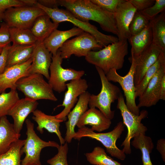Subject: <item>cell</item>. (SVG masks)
Here are the masks:
<instances>
[{
    "label": "cell",
    "mask_w": 165,
    "mask_h": 165,
    "mask_svg": "<svg viewBox=\"0 0 165 165\" xmlns=\"http://www.w3.org/2000/svg\"><path fill=\"white\" fill-rule=\"evenodd\" d=\"M164 62L165 52H162L157 61L146 72L139 83L135 86L136 98L142 94L151 80Z\"/></svg>",
    "instance_id": "1f68e13d"
},
{
    "label": "cell",
    "mask_w": 165,
    "mask_h": 165,
    "mask_svg": "<svg viewBox=\"0 0 165 165\" xmlns=\"http://www.w3.org/2000/svg\"><path fill=\"white\" fill-rule=\"evenodd\" d=\"M20 134L15 131L6 116L0 118V155L9 150L13 143L19 139Z\"/></svg>",
    "instance_id": "d4e9b609"
},
{
    "label": "cell",
    "mask_w": 165,
    "mask_h": 165,
    "mask_svg": "<svg viewBox=\"0 0 165 165\" xmlns=\"http://www.w3.org/2000/svg\"><path fill=\"white\" fill-rule=\"evenodd\" d=\"M152 34V43L165 52V11L150 20Z\"/></svg>",
    "instance_id": "83f0119b"
},
{
    "label": "cell",
    "mask_w": 165,
    "mask_h": 165,
    "mask_svg": "<svg viewBox=\"0 0 165 165\" xmlns=\"http://www.w3.org/2000/svg\"><path fill=\"white\" fill-rule=\"evenodd\" d=\"M63 60L58 50L55 55L52 56L50 68V74L48 83L53 90L59 93L64 91L67 89L66 82L81 79L85 73L83 70L64 68L61 65Z\"/></svg>",
    "instance_id": "9c48e42d"
},
{
    "label": "cell",
    "mask_w": 165,
    "mask_h": 165,
    "mask_svg": "<svg viewBox=\"0 0 165 165\" xmlns=\"http://www.w3.org/2000/svg\"><path fill=\"white\" fill-rule=\"evenodd\" d=\"M162 52L160 48L152 43L137 58L134 59L136 61L134 76L135 86L139 83L146 72L157 61Z\"/></svg>",
    "instance_id": "d6986e66"
},
{
    "label": "cell",
    "mask_w": 165,
    "mask_h": 165,
    "mask_svg": "<svg viewBox=\"0 0 165 165\" xmlns=\"http://www.w3.org/2000/svg\"><path fill=\"white\" fill-rule=\"evenodd\" d=\"M35 6L42 9L54 23L59 24L63 22H68L84 32L90 33L95 38L103 48L109 44L119 41L118 37L103 34L100 32L94 25L90 24L89 22L80 20L67 10L60 9L58 8H47L38 2Z\"/></svg>",
    "instance_id": "3957f363"
},
{
    "label": "cell",
    "mask_w": 165,
    "mask_h": 165,
    "mask_svg": "<svg viewBox=\"0 0 165 165\" xmlns=\"http://www.w3.org/2000/svg\"><path fill=\"white\" fill-rule=\"evenodd\" d=\"M165 74V62L163 63L151 80L145 90L139 97V108L155 105L160 99L161 82Z\"/></svg>",
    "instance_id": "2e32d148"
},
{
    "label": "cell",
    "mask_w": 165,
    "mask_h": 165,
    "mask_svg": "<svg viewBox=\"0 0 165 165\" xmlns=\"http://www.w3.org/2000/svg\"><path fill=\"white\" fill-rule=\"evenodd\" d=\"M90 95L87 91L80 95L74 107L67 116L68 121L65 123L67 130L64 138L65 142L70 143L73 138L75 133V126L81 116L88 109Z\"/></svg>",
    "instance_id": "ffe728a7"
},
{
    "label": "cell",
    "mask_w": 165,
    "mask_h": 165,
    "mask_svg": "<svg viewBox=\"0 0 165 165\" xmlns=\"http://www.w3.org/2000/svg\"><path fill=\"white\" fill-rule=\"evenodd\" d=\"M10 46V44H9L2 47L0 54V74L4 72L6 68L8 51Z\"/></svg>",
    "instance_id": "b9f144b4"
},
{
    "label": "cell",
    "mask_w": 165,
    "mask_h": 165,
    "mask_svg": "<svg viewBox=\"0 0 165 165\" xmlns=\"http://www.w3.org/2000/svg\"><path fill=\"white\" fill-rule=\"evenodd\" d=\"M103 48L89 52L85 57L86 61L100 68L105 75L112 69H121L128 53L127 41H119Z\"/></svg>",
    "instance_id": "7a4b0ae2"
},
{
    "label": "cell",
    "mask_w": 165,
    "mask_h": 165,
    "mask_svg": "<svg viewBox=\"0 0 165 165\" xmlns=\"http://www.w3.org/2000/svg\"><path fill=\"white\" fill-rule=\"evenodd\" d=\"M156 149L160 153L163 161L165 162V140L164 138L159 140L157 143Z\"/></svg>",
    "instance_id": "ee69618b"
},
{
    "label": "cell",
    "mask_w": 165,
    "mask_h": 165,
    "mask_svg": "<svg viewBox=\"0 0 165 165\" xmlns=\"http://www.w3.org/2000/svg\"><path fill=\"white\" fill-rule=\"evenodd\" d=\"M95 67L101 79V88L97 95L91 94L88 106L90 108H97L107 118L111 120L115 114V111L111 109V104L118 99L122 93L118 86L108 80L101 69Z\"/></svg>",
    "instance_id": "277c9868"
},
{
    "label": "cell",
    "mask_w": 165,
    "mask_h": 165,
    "mask_svg": "<svg viewBox=\"0 0 165 165\" xmlns=\"http://www.w3.org/2000/svg\"><path fill=\"white\" fill-rule=\"evenodd\" d=\"M131 145L141 151L143 165H153L151 160L150 154L154 145L151 138L145 134L139 133L134 138Z\"/></svg>",
    "instance_id": "f1b7e54d"
},
{
    "label": "cell",
    "mask_w": 165,
    "mask_h": 165,
    "mask_svg": "<svg viewBox=\"0 0 165 165\" xmlns=\"http://www.w3.org/2000/svg\"><path fill=\"white\" fill-rule=\"evenodd\" d=\"M35 44L30 45H11L8 51L6 68L23 64L32 57Z\"/></svg>",
    "instance_id": "4316f807"
},
{
    "label": "cell",
    "mask_w": 165,
    "mask_h": 165,
    "mask_svg": "<svg viewBox=\"0 0 165 165\" xmlns=\"http://www.w3.org/2000/svg\"><path fill=\"white\" fill-rule=\"evenodd\" d=\"M25 141L19 139L13 143L8 151L0 155V165H22L20 150Z\"/></svg>",
    "instance_id": "f546056e"
},
{
    "label": "cell",
    "mask_w": 165,
    "mask_h": 165,
    "mask_svg": "<svg viewBox=\"0 0 165 165\" xmlns=\"http://www.w3.org/2000/svg\"><path fill=\"white\" fill-rule=\"evenodd\" d=\"M111 123V120L99 109L92 107L88 109L81 116L76 126L80 128L89 125L91 126L92 130L100 132L108 129Z\"/></svg>",
    "instance_id": "44dd1931"
},
{
    "label": "cell",
    "mask_w": 165,
    "mask_h": 165,
    "mask_svg": "<svg viewBox=\"0 0 165 165\" xmlns=\"http://www.w3.org/2000/svg\"><path fill=\"white\" fill-rule=\"evenodd\" d=\"M57 153L52 158L48 160L47 163L50 165H68L67 155L68 152V143L60 145L57 148Z\"/></svg>",
    "instance_id": "d590c367"
},
{
    "label": "cell",
    "mask_w": 165,
    "mask_h": 165,
    "mask_svg": "<svg viewBox=\"0 0 165 165\" xmlns=\"http://www.w3.org/2000/svg\"><path fill=\"white\" fill-rule=\"evenodd\" d=\"M131 65L127 74L125 76H121L117 72L116 70L112 69L106 75L109 81L118 83L121 86L124 93L126 100V105L127 109L134 115L140 114L139 108L136 103L135 86L134 83V76L136 66V61L133 58H129Z\"/></svg>",
    "instance_id": "30bf717a"
},
{
    "label": "cell",
    "mask_w": 165,
    "mask_h": 165,
    "mask_svg": "<svg viewBox=\"0 0 165 165\" xmlns=\"http://www.w3.org/2000/svg\"><path fill=\"white\" fill-rule=\"evenodd\" d=\"M84 32L76 27L66 31H60L56 29L43 41V43L52 56H54L68 39L75 36H78Z\"/></svg>",
    "instance_id": "603a6c76"
},
{
    "label": "cell",
    "mask_w": 165,
    "mask_h": 165,
    "mask_svg": "<svg viewBox=\"0 0 165 165\" xmlns=\"http://www.w3.org/2000/svg\"><path fill=\"white\" fill-rule=\"evenodd\" d=\"M2 47L0 48V54L1 53V51H2Z\"/></svg>",
    "instance_id": "7dc6e473"
},
{
    "label": "cell",
    "mask_w": 165,
    "mask_h": 165,
    "mask_svg": "<svg viewBox=\"0 0 165 165\" xmlns=\"http://www.w3.org/2000/svg\"><path fill=\"white\" fill-rule=\"evenodd\" d=\"M67 90L64 94L62 103L58 105L54 108L64 107V108L60 113L55 116L57 119L65 121L67 116L71 109L77 103L78 97L87 91L88 85L86 80L82 78L71 81L66 83Z\"/></svg>",
    "instance_id": "4fadbf2b"
},
{
    "label": "cell",
    "mask_w": 165,
    "mask_h": 165,
    "mask_svg": "<svg viewBox=\"0 0 165 165\" xmlns=\"http://www.w3.org/2000/svg\"><path fill=\"white\" fill-rule=\"evenodd\" d=\"M25 6H35L38 2V0H21Z\"/></svg>",
    "instance_id": "bcb514c9"
},
{
    "label": "cell",
    "mask_w": 165,
    "mask_h": 165,
    "mask_svg": "<svg viewBox=\"0 0 165 165\" xmlns=\"http://www.w3.org/2000/svg\"><path fill=\"white\" fill-rule=\"evenodd\" d=\"M165 0H155L152 6L140 12L150 20L165 11Z\"/></svg>",
    "instance_id": "8d00e7d4"
},
{
    "label": "cell",
    "mask_w": 165,
    "mask_h": 165,
    "mask_svg": "<svg viewBox=\"0 0 165 165\" xmlns=\"http://www.w3.org/2000/svg\"><path fill=\"white\" fill-rule=\"evenodd\" d=\"M136 9L142 11L152 6L155 0H127Z\"/></svg>",
    "instance_id": "60d3db41"
},
{
    "label": "cell",
    "mask_w": 165,
    "mask_h": 165,
    "mask_svg": "<svg viewBox=\"0 0 165 165\" xmlns=\"http://www.w3.org/2000/svg\"><path fill=\"white\" fill-rule=\"evenodd\" d=\"M46 14L37 17L34 22L30 30L37 41H43L57 28L59 24L51 21Z\"/></svg>",
    "instance_id": "484cf974"
},
{
    "label": "cell",
    "mask_w": 165,
    "mask_h": 165,
    "mask_svg": "<svg viewBox=\"0 0 165 165\" xmlns=\"http://www.w3.org/2000/svg\"><path fill=\"white\" fill-rule=\"evenodd\" d=\"M38 105L37 101L25 97L20 99L10 109L8 115L13 118V127L17 133L20 134L26 118L36 109Z\"/></svg>",
    "instance_id": "ac0fdd59"
},
{
    "label": "cell",
    "mask_w": 165,
    "mask_h": 165,
    "mask_svg": "<svg viewBox=\"0 0 165 165\" xmlns=\"http://www.w3.org/2000/svg\"><path fill=\"white\" fill-rule=\"evenodd\" d=\"M149 21L140 11H137L129 27L130 36L136 35L142 31L148 25Z\"/></svg>",
    "instance_id": "e575fe53"
},
{
    "label": "cell",
    "mask_w": 165,
    "mask_h": 165,
    "mask_svg": "<svg viewBox=\"0 0 165 165\" xmlns=\"http://www.w3.org/2000/svg\"><path fill=\"white\" fill-rule=\"evenodd\" d=\"M32 62V57L23 64L6 68L0 74V94L8 88L16 90V83L20 78L29 75L28 71Z\"/></svg>",
    "instance_id": "e0dca14e"
},
{
    "label": "cell",
    "mask_w": 165,
    "mask_h": 165,
    "mask_svg": "<svg viewBox=\"0 0 165 165\" xmlns=\"http://www.w3.org/2000/svg\"><path fill=\"white\" fill-rule=\"evenodd\" d=\"M27 130V138L22 147L20 152L22 155L25 153L24 158L21 160L22 165H42L40 160L42 150L47 147L56 148L60 145L53 141H43L36 134L34 129V124L29 119L25 121Z\"/></svg>",
    "instance_id": "8992f818"
},
{
    "label": "cell",
    "mask_w": 165,
    "mask_h": 165,
    "mask_svg": "<svg viewBox=\"0 0 165 165\" xmlns=\"http://www.w3.org/2000/svg\"><path fill=\"white\" fill-rule=\"evenodd\" d=\"M9 32L12 45H33L35 44L37 41L30 29L9 28Z\"/></svg>",
    "instance_id": "4dcf8cb0"
},
{
    "label": "cell",
    "mask_w": 165,
    "mask_h": 165,
    "mask_svg": "<svg viewBox=\"0 0 165 165\" xmlns=\"http://www.w3.org/2000/svg\"><path fill=\"white\" fill-rule=\"evenodd\" d=\"M52 57V54L46 47L43 42L37 41L32 57V62L28 71L29 75L39 74L49 80V69Z\"/></svg>",
    "instance_id": "5bb4252c"
},
{
    "label": "cell",
    "mask_w": 165,
    "mask_h": 165,
    "mask_svg": "<svg viewBox=\"0 0 165 165\" xmlns=\"http://www.w3.org/2000/svg\"><path fill=\"white\" fill-rule=\"evenodd\" d=\"M117 100V108L120 110L123 123L127 129V135L121 146H123L122 150L125 154H130L131 152V139L139 133L145 134L147 130V127L141 122L143 119L147 117L148 112L147 111L143 110L140 112L138 116L132 113L127 109L122 93Z\"/></svg>",
    "instance_id": "ba28073f"
},
{
    "label": "cell",
    "mask_w": 165,
    "mask_h": 165,
    "mask_svg": "<svg viewBox=\"0 0 165 165\" xmlns=\"http://www.w3.org/2000/svg\"><path fill=\"white\" fill-rule=\"evenodd\" d=\"M2 48V47H0V48Z\"/></svg>",
    "instance_id": "c3c4849f"
},
{
    "label": "cell",
    "mask_w": 165,
    "mask_h": 165,
    "mask_svg": "<svg viewBox=\"0 0 165 165\" xmlns=\"http://www.w3.org/2000/svg\"><path fill=\"white\" fill-rule=\"evenodd\" d=\"M160 99L165 100V74L162 77L160 88Z\"/></svg>",
    "instance_id": "f6af8a7d"
},
{
    "label": "cell",
    "mask_w": 165,
    "mask_h": 165,
    "mask_svg": "<svg viewBox=\"0 0 165 165\" xmlns=\"http://www.w3.org/2000/svg\"><path fill=\"white\" fill-rule=\"evenodd\" d=\"M94 4L105 11L114 13L118 5L125 0H90Z\"/></svg>",
    "instance_id": "74e56055"
},
{
    "label": "cell",
    "mask_w": 165,
    "mask_h": 165,
    "mask_svg": "<svg viewBox=\"0 0 165 165\" xmlns=\"http://www.w3.org/2000/svg\"><path fill=\"white\" fill-rule=\"evenodd\" d=\"M16 85V89L22 92L25 97L36 101L45 99L55 101L58 100L52 88L41 74H34L23 77Z\"/></svg>",
    "instance_id": "52a82bcc"
},
{
    "label": "cell",
    "mask_w": 165,
    "mask_h": 165,
    "mask_svg": "<svg viewBox=\"0 0 165 165\" xmlns=\"http://www.w3.org/2000/svg\"><path fill=\"white\" fill-rule=\"evenodd\" d=\"M125 125L122 121L118 123L111 131L105 133H96L86 126L79 128L75 132L73 138L80 140L83 137H88L100 142L106 148V151L112 156L121 160H124L126 155L122 150L119 149L116 145L124 130Z\"/></svg>",
    "instance_id": "5b68a950"
},
{
    "label": "cell",
    "mask_w": 165,
    "mask_h": 165,
    "mask_svg": "<svg viewBox=\"0 0 165 165\" xmlns=\"http://www.w3.org/2000/svg\"><path fill=\"white\" fill-rule=\"evenodd\" d=\"M9 27L5 22L0 23V47L10 44Z\"/></svg>",
    "instance_id": "ab89813d"
},
{
    "label": "cell",
    "mask_w": 165,
    "mask_h": 165,
    "mask_svg": "<svg viewBox=\"0 0 165 165\" xmlns=\"http://www.w3.org/2000/svg\"><path fill=\"white\" fill-rule=\"evenodd\" d=\"M32 113V118L38 125L36 129L41 134L43 133L45 129L49 132L54 133L57 135L61 145L65 143L59 128L60 124L63 121L57 119L55 116L47 115L38 109H36Z\"/></svg>",
    "instance_id": "7402d4cb"
},
{
    "label": "cell",
    "mask_w": 165,
    "mask_h": 165,
    "mask_svg": "<svg viewBox=\"0 0 165 165\" xmlns=\"http://www.w3.org/2000/svg\"><path fill=\"white\" fill-rule=\"evenodd\" d=\"M103 48L94 36L84 32L75 38L66 41L58 50L63 59L69 58L72 55L78 57H85L92 50H100Z\"/></svg>",
    "instance_id": "8fae6325"
},
{
    "label": "cell",
    "mask_w": 165,
    "mask_h": 165,
    "mask_svg": "<svg viewBox=\"0 0 165 165\" xmlns=\"http://www.w3.org/2000/svg\"><path fill=\"white\" fill-rule=\"evenodd\" d=\"M45 14L36 6L11 7L5 12L3 20L9 28L30 29L37 17Z\"/></svg>",
    "instance_id": "7c38bea8"
},
{
    "label": "cell",
    "mask_w": 165,
    "mask_h": 165,
    "mask_svg": "<svg viewBox=\"0 0 165 165\" xmlns=\"http://www.w3.org/2000/svg\"><path fill=\"white\" fill-rule=\"evenodd\" d=\"M38 2L41 5L48 8H57L59 6L58 0H38Z\"/></svg>",
    "instance_id": "7bdbcfd3"
},
{
    "label": "cell",
    "mask_w": 165,
    "mask_h": 165,
    "mask_svg": "<svg viewBox=\"0 0 165 165\" xmlns=\"http://www.w3.org/2000/svg\"><path fill=\"white\" fill-rule=\"evenodd\" d=\"M25 6L21 0H0V23L6 11L10 8Z\"/></svg>",
    "instance_id": "f35d334b"
},
{
    "label": "cell",
    "mask_w": 165,
    "mask_h": 165,
    "mask_svg": "<svg viewBox=\"0 0 165 165\" xmlns=\"http://www.w3.org/2000/svg\"><path fill=\"white\" fill-rule=\"evenodd\" d=\"M136 9L127 0L120 3L114 13L119 41H127L130 37L129 27Z\"/></svg>",
    "instance_id": "9a60e30c"
},
{
    "label": "cell",
    "mask_w": 165,
    "mask_h": 165,
    "mask_svg": "<svg viewBox=\"0 0 165 165\" xmlns=\"http://www.w3.org/2000/svg\"><path fill=\"white\" fill-rule=\"evenodd\" d=\"M128 40L131 46L129 58L136 59L152 43V34L150 22L142 31L131 36Z\"/></svg>",
    "instance_id": "cb8c5ba5"
},
{
    "label": "cell",
    "mask_w": 165,
    "mask_h": 165,
    "mask_svg": "<svg viewBox=\"0 0 165 165\" xmlns=\"http://www.w3.org/2000/svg\"><path fill=\"white\" fill-rule=\"evenodd\" d=\"M16 90L11 89L0 94V118L8 115V112L20 99Z\"/></svg>",
    "instance_id": "836d02e7"
},
{
    "label": "cell",
    "mask_w": 165,
    "mask_h": 165,
    "mask_svg": "<svg viewBox=\"0 0 165 165\" xmlns=\"http://www.w3.org/2000/svg\"><path fill=\"white\" fill-rule=\"evenodd\" d=\"M87 161L93 165H122L108 156L104 149L100 147H95L93 151L85 154Z\"/></svg>",
    "instance_id": "d6a6232c"
},
{
    "label": "cell",
    "mask_w": 165,
    "mask_h": 165,
    "mask_svg": "<svg viewBox=\"0 0 165 165\" xmlns=\"http://www.w3.org/2000/svg\"><path fill=\"white\" fill-rule=\"evenodd\" d=\"M59 6L64 7L81 21L97 23L104 31L118 35L114 13L106 12L90 0H58Z\"/></svg>",
    "instance_id": "6da1fadb"
}]
</instances>
